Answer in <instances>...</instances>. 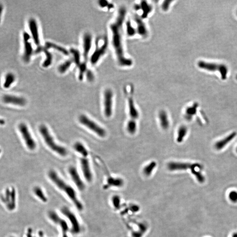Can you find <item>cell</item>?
Segmentation results:
<instances>
[{"label":"cell","instance_id":"24","mask_svg":"<svg viewBox=\"0 0 237 237\" xmlns=\"http://www.w3.org/2000/svg\"><path fill=\"white\" fill-rule=\"evenodd\" d=\"M159 118L161 126L164 130H166L169 127L170 122L167 113L164 110H162L159 114Z\"/></svg>","mask_w":237,"mask_h":237},{"label":"cell","instance_id":"9","mask_svg":"<svg viewBox=\"0 0 237 237\" xmlns=\"http://www.w3.org/2000/svg\"><path fill=\"white\" fill-rule=\"evenodd\" d=\"M18 129L27 148L30 150H35L37 147V144L30 132L27 125L24 123H19Z\"/></svg>","mask_w":237,"mask_h":237},{"label":"cell","instance_id":"38","mask_svg":"<svg viewBox=\"0 0 237 237\" xmlns=\"http://www.w3.org/2000/svg\"><path fill=\"white\" fill-rule=\"evenodd\" d=\"M86 75L87 80H88V81H89V82L93 81L94 80V75L93 72H92L91 70H88V69H87L86 72Z\"/></svg>","mask_w":237,"mask_h":237},{"label":"cell","instance_id":"1","mask_svg":"<svg viewBox=\"0 0 237 237\" xmlns=\"http://www.w3.org/2000/svg\"><path fill=\"white\" fill-rule=\"evenodd\" d=\"M126 10L121 8L114 23L110 25L112 31V44L119 64L122 67H131L133 64L132 59L124 55L123 45V26Z\"/></svg>","mask_w":237,"mask_h":237},{"label":"cell","instance_id":"11","mask_svg":"<svg viewBox=\"0 0 237 237\" xmlns=\"http://www.w3.org/2000/svg\"><path fill=\"white\" fill-rule=\"evenodd\" d=\"M23 37L24 45L23 60L25 62L28 63L30 61L32 56L34 53L32 44L31 41V37L28 33L24 32L23 33Z\"/></svg>","mask_w":237,"mask_h":237},{"label":"cell","instance_id":"20","mask_svg":"<svg viewBox=\"0 0 237 237\" xmlns=\"http://www.w3.org/2000/svg\"><path fill=\"white\" fill-rule=\"evenodd\" d=\"M236 135L237 134L236 132H234L231 133V134H229L228 136L226 137L225 138L222 139L216 142V144H215V148L218 150H222V149L224 148L225 147L228 145L230 142H231V141L233 140L235 138Z\"/></svg>","mask_w":237,"mask_h":237},{"label":"cell","instance_id":"28","mask_svg":"<svg viewBox=\"0 0 237 237\" xmlns=\"http://www.w3.org/2000/svg\"><path fill=\"white\" fill-rule=\"evenodd\" d=\"M34 192L36 197L42 202L46 203L48 201L47 196L41 187H35L34 189Z\"/></svg>","mask_w":237,"mask_h":237},{"label":"cell","instance_id":"45","mask_svg":"<svg viewBox=\"0 0 237 237\" xmlns=\"http://www.w3.org/2000/svg\"><path fill=\"white\" fill-rule=\"evenodd\" d=\"M1 153H2V150H1V149H0V154H1Z\"/></svg>","mask_w":237,"mask_h":237},{"label":"cell","instance_id":"26","mask_svg":"<svg viewBox=\"0 0 237 237\" xmlns=\"http://www.w3.org/2000/svg\"><path fill=\"white\" fill-rule=\"evenodd\" d=\"M15 79L16 78L14 73L12 72L8 73L5 75L4 83H3V87L4 89H9L15 83Z\"/></svg>","mask_w":237,"mask_h":237},{"label":"cell","instance_id":"7","mask_svg":"<svg viewBox=\"0 0 237 237\" xmlns=\"http://www.w3.org/2000/svg\"><path fill=\"white\" fill-rule=\"evenodd\" d=\"M79 121L81 124L91 130L98 136L104 137L106 135V132L104 129L97 124L94 121L89 118L85 115L82 114L79 117Z\"/></svg>","mask_w":237,"mask_h":237},{"label":"cell","instance_id":"8","mask_svg":"<svg viewBox=\"0 0 237 237\" xmlns=\"http://www.w3.org/2000/svg\"><path fill=\"white\" fill-rule=\"evenodd\" d=\"M199 68L209 71H218L220 73L222 80H226L228 73V67L224 64L215 63L207 62L200 61L198 62Z\"/></svg>","mask_w":237,"mask_h":237},{"label":"cell","instance_id":"5","mask_svg":"<svg viewBox=\"0 0 237 237\" xmlns=\"http://www.w3.org/2000/svg\"><path fill=\"white\" fill-rule=\"evenodd\" d=\"M60 211L69 221L71 233L73 234H79L81 232V224L75 213L66 206L62 207Z\"/></svg>","mask_w":237,"mask_h":237},{"label":"cell","instance_id":"42","mask_svg":"<svg viewBox=\"0 0 237 237\" xmlns=\"http://www.w3.org/2000/svg\"><path fill=\"white\" fill-rule=\"evenodd\" d=\"M32 229H28V231H27V237H32Z\"/></svg>","mask_w":237,"mask_h":237},{"label":"cell","instance_id":"14","mask_svg":"<svg viewBox=\"0 0 237 237\" xmlns=\"http://www.w3.org/2000/svg\"><path fill=\"white\" fill-rule=\"evenodd\" d=\"M68 171L72 180L77 189L80 191H83L85 189V184L77 169L74 166H71L69 167Z\"/></svg>","mask_w":237,"mask_h":237},{"label":"cell","instance_id":"37","mask_svg":"<svg viewBox=\"0 0 237 237\" xmlns=\"http://www.w3.org/2000/svg\"><path fill=\"white\" fill-rule=\"evenodd\" d=\"M229 197L230 200L233 202H237V192L235 191L229 193Z\"/></svg>","mask_w":237,"mask_h":237},{"label":"cell","instance_id":"27","mask_svg":"<svg viewBox=\"0 0 237 237\" xmlns=\"http://www.w3.org/2000/svg\"><path fill=\"white\" fill-rule=\"evenodd\" d=\"M45 47L47 49L52 48V49L56 50L57 51L60 52L61 53L63 54L65 56H69V51L64 47L58 46V45L54 44L53 43L50 42H47L46 43Z\"/></svg>","mask_w":237,"mask_h":237},{"label":"cell","instance_id":"4","mask_svg":"<svg viewBox=\"0 0 237 237\" xmlns=\"http://www.w3.org/2000/svg\"><path fill=\"white\" fill-rule=\"evenodd\" d=\"M39 131L44 141L51 149L61 156L67 155V149L56 143L46 125L41 124L40 126Z\"/></svg>","mask_w":237,"mask_h":237},{"label":"cell","instance_id":"6","mask_svg":"<svg viewBox=\"0 0 237 237\" xmlns=\"http://www.w3.org/2000/svg\"><path fill=\"white\" fill-rule=\"evenodd\" d=\"M108 40L106 37H99L95 41V48L90 58L91 64L95 65L105 54L107 49Z\"/></svg>","mask_w":237,"mask_h":237},{"label":"cell","instance_id":"44","mask_svg":"<svg viewBox=\"0 0 237 237\" xmlns=\"http://www.w3.org/2000/svg\"><path fill=\"white\" fill-rule=\"evenodd\" d=\"M232 237H237V233L234 234L233 235H232Z\"/></svg>","mask_w":237,"mask_h":237},{"label":"cell","instance_id":"21","mask_svg":"<svg viewBox=\"0 0 237 237\" xmlns=\"http://www.w3.org/2000/svg\"><path fill=\"white\" fill-rule=\"evenodd\" d=\"M202 168V167L200 164H192L191 169L192 173L195 175L198 181L200 183L203 182L205 180L204 177L201 172Z\"/></svg>","mask_w":237,"mask_h":237},{"label":"cell","instance_id":"17","mask_svg":"<svg viewBox=\"0 0 237 237\" xmlns=\"http://www.w3.org/2000/svg\"><path fill=\"white\" fill-rule=\"evenodd\" d=\"M92 46V37L90 34H85L83 37V57L84 62L87 63L89 52Z\"/></svg>","mask_w":237,"mask_h":237},{"label":"cell","instance_id":"46","mask_svg":"<svg viewBox=\"0 0 237 237\" xmlns=\"http://www.w3.org/2000/svg\"><path fill=\"white\" fill-rule=\"evenodd\" d=\"M236 151L237 153V147L236 148Z\"/></svg>","mask_w":237,"mask_h":237},{"label":"cell","instance_id":"13","mask_svg":"<svg viewBox=\"0 0 237 237\" xmlns=\"http://www.w3.org/2000/svg\"><path fill=\"white\" fill-rule=\"evenodd\" d=\"M113 93L110 89H107L104 95V112L107 118H110L112 114Z\"/></svg>","mask_w":237,"mask_h":237},{"label":"cell","instance_id":"16","mask_svg":"<svg viewBox=\"0 0 237 237\" xmlns=\"http://www.w3.org/2000/svg\"><path fill=\"white\" fill-rule=\"evenodd\" d=\"M28 26L30 30V35L34 43L37 47L41 46L40 45L39 30L37 22L35 19L31 18L28 22Z\"/></svg>","mask_w":237,"mask_h":237},{"label":"cell","instance_id":"41","mask_svg":"<svg viewBox=\"0 0 237 237\" xmlns=\"http://www.w3.org/2000/svg\"><path fill=\"white\" fill-rule=\"evenodd\" d=\"M3 10H4V7H3V4L0 3V23L1 22V20H2V14H3Z\"/></svg>","mask_w":237,"mask_h":237},{"label":"cell","instance_id":"15","mask_svg":"<svg viewBox=\"0 0 237 237\" xmlns=\"http://www.w3.org/2000/svg\"><path fill=\"white\" fill-rule=\"evenodd\" d=\"M2 101L6 104L24 106L26 105L27 101L25 98L13 94H4L2 97Z\"/></svg>","mask_w":237,"mask_h":237},{"label":"cell","instance_id":"10","mask_svg":"<svg viewBox=\"0 0 237 237\" xmlns=\"http://www.w3.org/2000/svg\"><path fill=\"white\" fill-rule=\"evenodd\" d=\"M48 218L52 222L55 224L57 225L60 228L62 232V237H69L68 235V232L69 229V224L64 219L61 218L60 216L55 211H49L48 213Z\"/></svg>","mask_w":237,"mask_h":237},{"label":"cell","instance_id":"35","mask_svg":"<svg viewBox=\"0 0 237 237\" xmlns=\"http://www.w3.org/2000/svg\"><path fill=\"white\" fill-rule=\"evenodd\" d=\"M112 202L114 208L117 209H119L120 204H121V200L119 196H113L112 198Z\"/></svg>","mask_w":237,"mask_h":237},{"label":"cell","instance_id":"33","mask_svg":"<svg viewBox=\"0 0 237 237\" xmlns=\"http://www.w3.org/2000/svg\"><path fill=\"white\" fill-rule=\"evenodd\" d=\"M156 166V163L155 162H151L144 167L143 173L147 176H150L152 174L153 170Z\"/></svg>","mask_w":237,"mask_h":237},{"label":"cell","instance_id":"30","mask_svg":"<svg viewBox=\"0 0 237 237\" xmlns=\"http://www.w3.org/2000/svg\"><path fill=\"white\" fill-rule=\"evenodd\" d=\"M188 130L187 127L186 126H182L179 128L177 132V142L180 143L183 141L184 139L186 137V134H187Z\"/></svg>","mask_w":237,"mask_h":237},{"label":"cell","instance_id":"48","mask_svg":"<svg viewBox=\"0 0 237 237\" xmlns=\"http://www.w3.org/2000/svg\"></svg>","mask_w":237,"mask_h":237},{"label":"cell","instance_id":"19","mask_svg":"<svg viewBox=\"0 0 237 237\" xmlns=\"http://www.w3.org/2000/svg\"><path fill=\"white\" fill-rule=\"evenodd\" d=\"M41 52H43L46 56V59L42 64L43 67L44 68H47L51 65L52 62V56L50 52L48 51V49L46 47H42L41 46L37 47V49L35 50V53L38 54Z\"/></svg>","mask_w":237,"mask_h":237},{"label":"cell","instance_id":"36","mask_svg":"<svg viewBox=\"0 0 237 237\" xmlns=\"http://www.w3.org/2000/svg\"><path fill=\"white\" fill-rule=\"evenodd\" d=\"M10 196H11V191L9 190V189L8 188L6 189V192H5V197L2 196L1 197V199L2 201L4 203H6L7 205L8 204L10 201Z\"/></svg>","mask_w":237,"mask_h":237},{"label":"cell","instance_id":"34","mask_svg":"<svg viewBox=\"0 0 237 237\" xmlns=\"http://www.w3.org/2000/svg\"><path fill=\"white\" fill-rule=\"evenodd\" d=\"M127 128L128 132L131 134H134L136 132L137 123L135 120L131 119L128 122Z\"/></svg>","mask_w":237,"mask_h":237},{"label":"cell","instance_id":"31","mask_svg":"<svg viewBox=\"0 0 237 237\" xmlns=\"http://www.w3.org/2000/svg\"><path fill=\"white\" fill-rule=\"evenodd\" d=\"M16 193L15 188H13L11 191L10 201L8 204L7 205L8 208L10 210H13L15 208V199H16Z\"/></svg>","mask_w":237,"mask_h":237},{"label":"cell","instance_id":"32","mask_svg":"<svg viewBox=\"0 0 237 237\" xmlns=\"http://www.w3.org/2000/svg\"><path fill=\"white\" fill-rule=\"evenodd\" d=\"M198 107V104L196 103L191 106L187 108L186 110V116L188 120H190L193 116L196 114L197 108Z\"/></svg>","mask_w":237,"mask_h":237},{"label":"cell","instance_id":"12","mask_svg":"<svg viewBox=\"0 0 237 237\" xmlns=\"http://www.w3.org/2000/svg\"><path fill=\"white\" fill-rule=\"evenodd\" d=\"M70 52L72 54L73 56V62L78 67L79 69V75L78 78L79 80L81 81L83 80L84 74L86 72L87 63L84 62H82L81 60V56H80V52L77 49L75 48H71L70 50Z\"/></svg>","mask_w":237,"mask_h":237},{"label":"cell","instance_id":"18","mask_svg":"<svg viewBox=\"0 0 237 237\" xmlns=\"http://www.w3.org/2000/svg\"><path fill=\"white\" fill-rule=\"evenodd\" d=\"M192 164L183 162H172L167 165L168 169L170 171L186 170L191 169Z\"/></svg>","mask_w":237,"mask_h":237},{"label":"cell","instance_id":"47","mask_svg":"<svg viewBox=\"0 0 237 237\" xmlns=\"http://www.w3.org/2000/svg\"><path fill=\"white\" fill-rule=\"evenodd\" d=\"M236 79L237 80V75L236 76Z\"/></svg>","mask_w":237,"mask_h":237},{"label":"cell","instance_id":"39","mask_svg":"<svg viewBox=\"0 0 237 237\" xmlns=\"http://www.w3.org/2000/svg\"><path fill=\"white\" fill-rule=\"evenodd\" d=\"M127 30L128 34L130 35V36H133L134 34V29L132 26H131V24L130 23H128L127 24Z\"/></svg>","mask_w":237,"mask_h":237},{"label":"cell","instance_id":"22","mask_svg":"<svg viewBox=\"0 0 237 237\" xmlns=\"http://www.w3.org/2000/svg\"><path fill=\"white\" fill-rule=\"evenodd\" d=\"M128 102L129 112L132 119L136 120L138 117L139 113L136 107L134 105V100L132 96H130L128 97Z\"/></svg>","mask_w":237,"mask_h":237},{"label":"cell","instance_id":"2","mask_svg":"<svg viewBox=\"0 0 237 237\" xmlns=\"http://www.w3.org/2000/svg\"><path fill=\"white\" fill-rule=\"evenodd\" d=\"M48 177L56 187L68 197L76 209L79 211L83 210L84 208L83 204L78 197L77 191L73 187L61 178L55 170H50L48 173Z\"/></svg>","mask_w":237,"mask_h":237},{"label":"cell","instance_id":"43","mask_svg":"<svg viewBox=\"0 0 237 237\" xmlns=\"http://www.w3.org/2000/svg\"><path fill=\"white\" fill-rule=\"evenodd\" d=\"M5 124V121L4 119L0 118V126L4 125Z\"/></svg>","mask_w":237,"mask_h":237},{"label":"cell","instance_id":"25","mask_svg":"<svg viewBox=\"0 0 237 237\" xmlns=\"http://www.w3.org/2000/svg\"><path fill=\"white\" fill-rule=\"evenodd\" d=\"M123 180L121 178H113L110 177L108 178L107 184L104 186V188H108L110 187H121L123 186Z\"/></svg>","mask_w":237,"mask_h":237},{"label":"cell","instance_id":"3","mask_svg":"<svg viewBox=\"0 0 237 237\" xmlns=\"http://www.w3.org/2000/svg\"><path fill=\"white\" fill-rule=\"evenodd\" d=\"M73 148L77 153L81 155L80 166L83 177L88 182H91L93 180V174L88 158L89 154L88 150L83 144L79 142L75 143Z\"/></svg>","mask_w":237,"mask_h":237},{"label":"cell","instance_id":"23","mask_svg":"<svg viewBox=\"0 0 237 237\" xmlns=\"http://www.w3.org/2000/svg\"><path fill=\"white\" fill-rule=\"evenodd\" d=\"M134 20L137 25V32L142 37H146L147 36L148 31L145 24L142 21L140 18L138 16H135Z\"/></svg>","mask_w":237,"mask_h":237},{"label":"cell","instance_id":"29","mask_svg":"<svg viewBox=\"0 0 237 237\" xmlns=\"http://www.w3.org/2000/svg\"><path fill=\"white\" fill-rule=\"evenodd\" d=\"M73 62V59H69L61 64L58 67V71L61 73H64L71 67Z\"/></svg>","mask_w":237,"mask_h":237},{"label":"cell","instance_id":"40","mask_svg":"<svg viewBox=\"0 0 237 237\" xmlns=\"http://www.w3.org/2000/svg\"><path fill=\"white\" fill-rule=\"evenodd\" d=\"M170 1H165L163 3V5H162V8H163V9L164 10H166L168 9L169 8L170 5V3H171Z\"/></svg>","mask_w":237,"mask_h":237}]
</instances>
